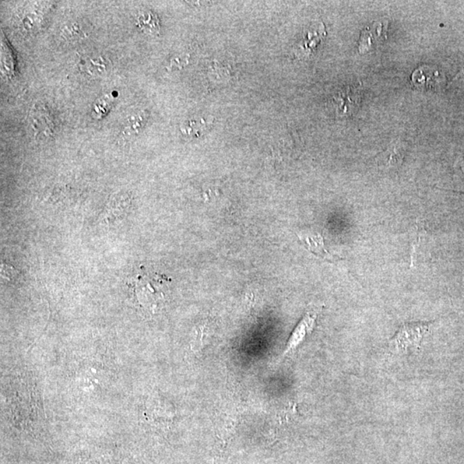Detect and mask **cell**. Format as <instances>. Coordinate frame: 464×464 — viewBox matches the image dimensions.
Here are the masks:
<instances>
[{"label": "cell", "instance_id": "6da1fadb", "mask_svg": "<svg viewBox=\"0 0 464 464\" xmlns=\"http://www.w3.org/2000/svg\"><path fill=\"white\" fill-rule=\"evenodd\" d=\"M430 325L431 323L412 322L400 326L389 340V351L396 355L419 353L421 342L430 329Z\"/></svg>", "mask_w": 464, "mask_h": 464}, {"label": "cell", "instance_id": "7a4b0ae2", "mask_svg": "<svg viewBox=\"0 0 464 464\" xmlns=\"http://www.w3.org/2000/svg\"><path fill=\"white\" fill-rule=\"evenodd\" d=\"M362 97L360 84H351L337 90L330 100V105L337 117L349 118L360 108Z\"/></svg>", "mask_w": 464, "mask_h": 464}, {"label": "cell", "instance_id": "3957f363", "mask_svg": "<svg viewBox=\"0 0 464 464\" xmlns=\"http://www.w3.org/2000/svg\"><path fill=\"white\" fill-rule=\"evenodd\" d=\"M388 32V22L387 21H376L365 29L362 30L360 40H358V52L365 55L377 48L379 45L386 40Z\"/></svg>", "mask_w": 464, "mask_h": 464}, {"label": "cell", "instance_id": "277c9868", "mask_svg": "<svg viewBox=\"0 0 464 464\" xmlns=\"http://www.w3.org/2000/svg\"><path fill=\"white\" fill-rule=\"evenodd\" d=\"M327 32L325 24L319 22L312 26L307 31H305L303 37L298 42L294 49L295 55L298 58H307L315 52L326 37Z\"/></svg>", "mask_w": 464, "mask_h": 464}, {"label": "cell", "instance_id": "5b68a950", "mask_svg": "<svg viewBox=\"0 0 464 464\" xmlns=\"http://www.w3.org/2000/svg\"><path fill=\"white\" fill-rule=\"evenodd\" d=\"M414 86L421 90L438 89L444 84L445 77L438 70L423 66L416 70L412 75Z\"/></svg>", "mask_w": 464, "mask_h": 464}, {"label": "cell", "instance_id": "8992f818", "mask_svg": "<svg viewBox=\"0 0 464 464\" xmlns=\"http://www.w3.org/2000/svg\"><path fill=\"white\" fill-rule=\"evenodd\" d=\"M406 147L404 144L396 142L392 144L384 153L379 155V168L386 171H397L402 165L405 157Z\"/></svg>", "mask_w": 464, "mask_h": 464}, {"label": "cell", "instance_id": "52a82bcc", "mask_svg": "<svg viewBox=\"0 0 464 464\" xmlns=\"http://www.w3.org/2000/svg\"><path fill=\"white\" fill-rule=\"evenodd\" d=\"M316 319V314L315 313L308 312L304 315L296 328H295L293 334H291L286 349H284V355L296 350V348L304 342V340L307 338L309 334L314 329Z\"/></svg>", "mask_w": 464, "mask_h": 464}, {"label": "cell", "instance_id": "ba28073f", "mask_svg": "<svg viewBox=\"0 0 464 464\" xmlns=\"http://www.w3.org/2000/svg\"><path fill=\"white\" fill-rule=\"evenodd\" d=\"M110 66V61L101 55L87 56L80 61L81 70L91 76L100 77L106 75Z\"/></svg>", "mask_w": 464, "mask_h": 464}, {"label": "cell", "instance_id": "9c48e42d", "mask_svg": "<svg viewBox=\"0 0 464 464\" xmlns=\"http://www.w3.org/2000/svg\"><path fill=\"white\" fill-rule=\"evenodd\" d=\"M147 121L143 112H137L128 116L123 133L124 135H135L142 131Z\"/></svg>", "mask_w": 464, "mask_h": 464}, {"label": "cell", "instance_id": "30bf717a", "mask_svg": "<svg viewBox=\"0 0 464 464\" xmlns=\"http://www.w3.org/2000/svg\"><path fill=\"white\" fill-rule=\"evenodd\" d=\"M138 26L140 29L148 34L160 32V26L156 14L152 12H146L140 14L138 17Z\"/></svg>", "mask_w": 464, "mask_h": 464}, {"label": "cell", "instance_id": "8fae6325", "mask_svg": "<svg viewBox=\"0 0 464 464\" xmlns=\"http://www.w3.org/2000/svg\"><path fill=\"white\" fill-rule=\"evenodd\" d=\"M205 128L206 122H204V119H192L182 124L181 130L185 135L198 136Z\"/></svg>", "mask_w": 464, "mask_h": 464}, {"label": "cell", "instance_id": "7c38bea8", "mask_svg": "<svg viewBox=\"0 0 464 464\" xmlns=\"http://www.w3.org/2000/svg\"><path fill=\"white\" fill-rule=\"evenodd\" d=\"M304 240L308 244V248L311 251L316 253V255L325 258H331L329 253L326 251L325 247H323L322 238L320 235L318 237H308L304 238Z\"/></svg>", "mask_w": 464, "mask_h": 464}, {"label": "cell", "instance_id": "4fadbf2b", "mask_svg": "<svg viewBox=\"0 0 464 464\" xmlns=\"http://www.w3.org/2000/svg\"><path fill=\"white\" fill-rule=\"evenodd\" d=\"M110 106L111 105L110 101L108 99V97L98 99L94 104L93 110V117L97 119L104 117L108 110H110Z\"/></svg>", "mask_w": 464, "mask_h": 464}, {"label": "cell", "instance_id": "5bb4252c", "mask_svg": "<svg viewBox=\"0 0 464 464\" xmlns=\"http://www.w3.org/2000/svg\"><path fill=\"white\" fill-rule=\"evenodd\" d=\"M188 57L180 56V57H175L171 61V68L174 69L182 68V66L187 64Z\"/></svg>", "mask_w": 464, "mask_h": 464}, {"label": "cell", "instance_id": "9a60e30c", "mask_svg": "<svg viewBox=\"0 0 464 464\" xmlns=\"http://www.w3.org/2000/svg\"><path fill=\"white\" fill-rule=\"evenodd\" d=\"M66 33L69 35L70 37H75L80 35L81 31L79 30V26L77 23H73L72 26L66 28Z\"/></svg>", "mask_w": 464, "mask_h": 464}]
</instances>
